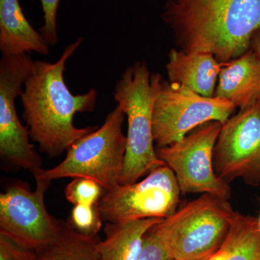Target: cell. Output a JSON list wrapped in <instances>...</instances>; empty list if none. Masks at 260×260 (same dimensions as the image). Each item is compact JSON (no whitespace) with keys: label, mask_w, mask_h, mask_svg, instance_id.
<instances>
[{"label":"cell","mask_w":260,"mask_h":260,"mask_svg":"<svg viewBox=\"0 0 260 260\" xmlns=\"http://www.w3.org/2000/svg\"><path fill=\"white\" fill-rule=\"evenodd\" d=\"M83 42L79 37L68 44L55 62L34 61L20 96L30 140L51 158L68 151L75 142L98 128L74 124L77 113L95 110L97 90L90 88L87 93L74 95L64 79L67 62Z\"/></svg>","instance_id":"obj_1"},{"label":"cell","mask_w":260,"mask_h":260,"mask_svg":"<svg viewBox=\"0 0 260 260\" xmlns=\"http://www.w3.org/2000/svg\"><path fill=\"white\" fill-rule=\"evenodd\" d=\"M161 17L181 50L225 63L250 48L260 30V0H166Z\"/></svg>","instance_id":"obj_2"},{"label":"cell","mask_w":260,"mask_h":260,"mask_svg":"<svg viewBox=\"0 0 260 260\" xmlns=\"http://www.w3.org/2000/svg\"><path fill=\"white\" fill-rule=\"evenodd\" d=\"M162 79L145 61L128 67L114 87V99L127 119L126 149L119 183L134 184L155 168L166 165L154 148V104Z\"/></svg>","instance_id":"obj_3"},{"label":"cell","mask_w":260,"mask_h":260,"mask_svg":"<svg viewBox=\"0 0 260 260\" xmlns=\"http://www.w3.org/2000/svg\"><path fill=\"white\" fill-rule=\"evenodd\" d=\"M124 113L116 106L104 124L85 135L68 150L64 160L49 169L32 173L35 179L56 180L63 178H88L106 191L119 184L126 149V135L122 130Z\"/></svg>","instance_id":"obj_4"},{"label":"cell","mask_w":260,"mask_h":260,"mask_svg":"<svg viewBox=\"0 0 260 260\" xmlns=\"http://www.w3.org/2000/svg\"><path fill=\"white\" fill-rule=\"evenodd\" d=\"M235 211L229 200L203 194L154 225L174 260L213 254L226 237Z\"/></svg>","instance_id":"obj_5"},{"label":"cell","mask_w":260,"mask_h":260,"mask_svg":"<svg viewBox=\"0 0 260 260\" xmlns=\"http://www.w3.org/2000/svg\"><path fill=\"white\" fill-rule=\"evenodd\" d=\"M237 109L225 99L203 96L181 84L164 80L154 104V143L156 148H162L206 123L224 124Z\"/></svg>","instance_id":"obj_6"},{"label":"cell","mask_w":260,"mask_h":260,"mask_svg":"<svg viewBox=\"0 0 260 260\" xmlns=\"http://www.w3.org/2000/svg\"><path fill=\"white\" fill-rule=\"evenodd\" d=\"M223 124L211 121L196 128L183 139L162 148L157 155L172 169L181 193H202L229 200V183L217 175L214 168V150Z\"/></svg>","instance_id":"obj_7"},{"label":"cell","mask_w":260,"mask_h":260,"mask_svg":"<svg viewBox=\"0 0 260 260\" xmlns=\"http://www.w3.org/2000/svg\"><path fill=\"white\" fill-rule=\"evenodd\" d=\"M181 191L167 165L155 168L134 184H118L99 202L103 221L124 223L148 218L165 219L177 211Z\"/></svg>","instance_id":"obj_8"},{"label":"cell","mask_w":260,"mask_h":260,"mask_svg":"<svg viewBox=\"0 0 260 260\" xmlns=\"http://www.w3.org/2000/svg\"><path fill=\"white\" fill-rule=\"evenodd\" d=\"M31 191L27 183L12 181L0 194V234L22 245L39 251L54 242L59 235L62 220L48 213L46 191L51 181L36 179Z\"/></svg>","instance_id":"obj_9"},{"label":"cell","mask_w":260,"mask_h":260,"mask_svg":"<svg viewBox=\"0 0 260 260\" xmlns=\"http://www.w3.org/2000/svg\"><path fill=\"white\" fill-rule=\"evenodd\" d=\"M34 61L27 54L0 60V158L9 167L31 174L42 168V159L30 143L28 127L20 122L15 99L23 93Z\"/></svg>","instance_id":"obj_10"},{"label":"cell","mask_w":260,"mask_h":260,"mask_svg":"<svg viewBox=\"0 0 260 260\" xmlns=\"http://www.w3.org/2000/svg\"><path fill=\"white\" fill-rule=\"evenodd\" d=\"M213 160L217 175L226 182L242 178L260 184V101L223 124Z\"/></svg>","instance_id":"obj_11"},{"label":"cell","mask_w":260,"mask_h":260,"mask_svg":"<svg viewBox=\"0 0 260 260\" xmlns=\"http://www.w3.org/2000/svg\"><path fill=\"white\" fill-rule=\"evenodd\" d=\"M214 96L232 102L240 110L260 101V61L252 49L222 63Z\"/></svg>","instance_id":"obj_12"},{"label":"cell","mask_w":260,"mask_h":260,"mask_svg":"<svg viewBox=\"0 0 260 260\" xmlns=\"http://www.w3.org/2000/svg\"><path fill=\"white\" fill-rule=\"evenodd\" d=\"M222 63L212 54L172 49L166 70L169 81L205 97H213Z\"/></svg>","instance_id":"obj_13"},{"label":"cell","mask_w":260,"mask_h":260,"mask_svg":"<svg viewBox=\"0 0 260 260\" xmlns=\"http://www.w3.org/2000/svg\"><path fill=\"white\" fill-rule=\"evenodd\" d=\"M49 47L24 15L19 0H0V51L3 56L28 52L48 55Z\"/></svg>","instance_id":"obj_14"},{"label":"cell","mask_w":260,"mask_h":260,"mask_svg":"<svg viewBox=\"0 0 260 260\" xmlns=\"http://www.w3.org/2000/svg\"><path fill=\"white\" fill-rule=\"evenodd\" d=\"M160 218H148L124 223H109L104 226L105 238L98 242L102 260H137L145 235Z\"/></svg>","instance_id":"obj_15"},{"label":"cell","mask_w":260,"mask_h":260,"mask_svg":"<svg viewBox=\"0 0 260 260\" xmlns=\"http://www.w3.org/2000/svg\"><path fill=\"white\" fill-rule=\"evenodd\" d=\"M208 260H260L257 218L236 212L225 240Z\"/></svg>","instance_id":"obj_16"},{"label":"cell","mask_w":260,"mask_h":260,"mask_svg":"<svg viewBox=\"0 0 260 260\" xmlns=\"http://www.w3.org/2000/svg\"><path fill=\"white\" fill-rule=\"evenodd\" d=\"M100 239L99 235H83L63 221L55 240L37 251V260H102L97 249Z\"/></svg>","instance_id":"obj_17"},{"label":"cell","mask_w":260,"mask_h":260,"mask_svg":"<svg viewBox=\"0 0 260 260\" xmlns=\"http://www.w3.org/2000/svg\"><path fill=\"white\" fill-rule=\"evenodd\" d=\"M105 192L99 183L88 178H74L65 188L66 199L73 205H97Z\"/></svg>","instance_id":"obj_18"},{"label":"cell","mask_w":260,"mask_h":260,"mask_svg":"<svg viewBox=\"0 0 260 260\" xmlns=\"http://www.w3.org/2000/svg\"><path fill=\"white\" fill-rule=\"evenodd\" d=\"M67 221L75 231L89 237L99 235L104 222L99 205H74Z\"/></svg>","instance_id":"obj_19"},{"label":"cell","mask_w":260,"mask_h":260,"mask_svg":"<svg viewBox=\"0 0 260 260\" xmlns=\"http://www.w3.org/2000/svg\"><path fill=\"white\" fill-rule=\"evenodd\" d=\"M137 260H174L154 226L145 235L143 249Z\"/></svg>","instance_id":"obj_20"},{"label":"cell","mask_w":260,"mask_h":260,"mask_svg":"<svg viewBox=\"0 0 260 260\" xmlns=\"http://www.w3.org/2000/svg\"><path fill=\"white\" fill-rule=\"evenodd\" d=\"M44 13V25L39 29L49 46L58 42L57 10L60 0H40Z\"/></svg>","instance_id":"obj_21"},{"label":"cell","mask_w":260,"mask_h":260,"mask_svg":"<svg viewBox=\"0 0 260 260\" xmlns=\"http://www.w3.org/2000/svg\"><path fill=\"white\" fill-rule=\"evenodd\" d=\"M0 260H37V251L0 234Z\"/></svg>","instance_id":"obj_22"},{"label":"cell","mask_w":260,"mask_h":260,"mask_svg":"<svg viewBox=\"0 0 260 260\" xmlns=\"http://www.w3.org/2000/svg\"><path fill=\"white\" fill-rule=\"evenodd\" d=\"M251 47L260 61V30L253 36L251 42Z\"/></svg>","instance_id":"obj_23"},{"label":"cell","mask_w":260,"mask_h":260,"mask_svg":"<svg viewBox=\"0 0 260 260\" xmlns=\"http://www.w3.org/2000/svg\"><path fill=\"white\" fill-rule=\"evenodd\" d=\"M210 256H208V257L204 258H200V259H185V260H208Z\"/></svg>","instance_id":"obj_24"},{"label":"cell","mask_w":260,"mask_h":260,"mask_svg":"<svg viewBox=\"0 0 260 260\" xmlns=\"http://www.w3.org/2000/svg\"><path fill=\"white\" fill-rule=\"evenodd\" d=\"M257 220H258V224H259V227L260 229V214H259V218H257Z\"/></svg>","instance_id":"obj_25"}]
</instances>
